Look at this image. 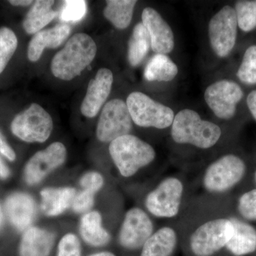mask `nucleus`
<instances>
[{"label":"nucleus","mask_w":256,"mask_h":256,"mask_svg":"<svg viewBox=\"0 0 256 256\" xmlns=\"http://www.w3.org/2000/svg\"><path fill=\"white\" fill-rule=\"evenodd\" d=\"M78 230L80 238L90 246L104 247L110 242V234L104 226L102 215L98 210H92L82 214Z\"/></svg>","instance_id":"obj_20"},{"label":"nucleus","mask_w":256,"mask_h":256,"mask_svg":"<svg viewBox=\"0 0 256 256\" xmlns=\"http://www.w3.org/2000/svg\"><path fill=\"white\" fill-rule=\"evenodd\" d=\"M255 180H256V172H255Z\"/></svg>","instance_id":"obj_41"},{"label":"nucleus","mask_w":256,"mask_h":256,"mask_svg":"<svg viewBox=\"0 0 256 256\" xmlns=\"http://www.w3.org/2000/svg\"><path fill=\"white\" fill-rule=\"evenodd\" d=\"M55 236L41 227L31 226L23 232L18 252L20 256H48L54 245Z\"/></svg>","instance_id":"obj_17"},{"label":"nucleus","mask_w":256,"mask_h":256,"mask_svg":"<svg viewBox=\"0 0 256 256\" xmlns=\"http://www.w3.org/2000/svg\"><path fill=\"white\" fill-rule=\"evenodd\" d=\"M70 33V26L62 24L35 34L28 44V60L32 62L40 60L45 48H56L60 46L68 38Z\"/></svg>","instance_id":"obj_19"},{"label":"nucleus","mask_w":256,"mask_h":256,"mask_svg":"<svg viewBox=\"0 0 256 256\" xmlns=\"http://www.w3.org/2000/svg\"><path fill=\"white\" fill-rule=\"evenodd\" d=\"M246 166L242 158L226 154L216 160L207 168L203 184L212 193H223L237 184L244 178Z\"/></svg>","instance_id":"obj_7"},{"label":"nucleus","mask_w":256,"mask_h":256,"mask_svg":"<svg viewBox=\"0 0 256 256\" xmlns=\"http://www.w3.org/2000/svg\"><path fill=\"white\" fill-rule=\"evenodd\" d=\"M67 150L63 143L55 142L38 151L24 168V180L28 186H36L65 162Z\"/></svg>","instance_id":"obj_11"},{"label":"nucleus","mask_w":256,"mask_h":256,"mask_svg":"<svg viewBox=\"0 0 256 256\" xmlns=\"http://www.w3.org/2000/svg\"><path fill=\"white\" fill-rule=\"evenodd\" d=\"M114 82V74L110 69L100 68L89 82L86 94L82 100L80 111L85 117L92 118L98 114L110 95Z\"/></svg>","instance_id":"obj_15"},{"label":"nucleus","mask_w":256,"mask_h":256,"mask_svg":"<svg viewBox=\"0 0 256 256\" xmlns=\"http://www.w3.org/2000/svg\"><path fill=\"white\" fill-rule=\"evenodd\" d=\"M234 232L228 218H217L202 224L192 234L190 247L196 256H210L226 247Z\"/></svg>","instance_id":"obj_6"},{"label":"nucleus","mask_w":256,"mask_h":256,"mask_svg":"<svg viewBox=\"0 0 256 256\" xmlns=\"http://www.w3.org/2000/svg\"><path fill=\"white\" fill-rule=\"evenodd\" d=\"M105 180L98 172L90 171L82 175L79 180V186L82 190L97 194L104 188Z\"/></svg>","instance_id":"obj_34"},{"label":"nucleus","mask_w":256,"mask_h":256,"mask_svg":"<svg viewBox=\"0 0 256 256\" xmlns=\"http://www.w3.org/2000/svg\"><path fill=\"white\" fill-rule=\"evenodd\" d=\"M108 150L120 174L126 178L150 164L156 156V150L149 143L131 134L112 141Z\"/></svg>","instance_id":"obj_3"},{"label":"nucleus","mask_w":256,"mask_h":256,"mask_svg":"<svg viewBox=\"0 0 256 256\" xmlns=\"http://www.w3.org/2000/svg\"><path fill=\"white\" fill-rule=\"evenodd\" d=\"M238 26L242 32H250L256 28V0H242L235 4Z\"/></svg>","instance_id":"obj_27"},{"label":"nucleus","mask_w":256,"mask_h":256,"mask_svg":"<svg viewBox=\"0 0 256 256\" xmlns=\"http://www.w3.org/2000/svg\"><path fill=\"white\" fill-rule=\"evenodd\" d=\"M239 80L247 85L256 84V45L249 46L244 53L237 72Z\"/></svg>","instance_id":"obj_29"},{"label":"nucleus","mask_w":256,"mask_h":256,"mask_svg":"<svg viewBox=\"0 0 256 256\" xmlns=\"http://www.w3.org/2000/svg\"><path fill=\"white\" fill-rule=\"evenodd\" d=\"M178 244V236L171 227L154 232L142 246L140 256H171Z\"/></svg>","instance_id":"obj_22"},{"label":"nucleus","mask_w":256,"mask_h":256,"mask_svg":"<svg viewBox=\"0 0 256 256\" xmlns=\"http://www.w3.org/2000/svg\"><path fill=\"white\" fill-rule=\"evenodd\" d=\"M4 210L10 224L20 232L32 226L36 218L37 206L34 198L25 192H14L6 197Z\"/></svg>","instance_id":"obj_16"},{"label":"nucleus","mask_w":256,"mask_h":256,"mask_svg":"<svg viewBox=\"0 0 256 256\" xmlns=\"http://www.w3.org/2000/svg\"><path fill=\"white\" fill-rule=\"evenodd\" d=\"M88 256H116L112 252H95V254H92V255Z\"/></svg>","instance_id":"obj_39"},{"label":"nucleus","mask_w":256,"mask_h":256,"mask_svg":"<svg viewBox=\"0 0 256 256\" xmlns=\"http://www.w3.org/2000/svg\"><path fill=\"white\" fill-rule=\"evenodd\" d=\"M126 104L133 122L140 127L162 130L172 124L175 116L172 109L143 92H131Z\"/></svg>","instance_id":"obj_4"},{"label":"nucleus","mask_w":256,"mask_h":256,"mask_svg":"<svg viewBox=\"0 0 256 256\" xmlns=\"http://www.w3.org/2000/svg\"><path fill=\"white\" fill-rule=\"evenodd\" d=\"M222 130L210 121L202 118L198 112L191 109L180 111L172 124L171 136L178 144H188L208 149L220 140Z\"/></svg>","instance_id":"obj_2"},{"label":"nucleus","mask_w":256,"mask_h":256,"mask_svg":"<svg viewBox=\"0 0 256 256\" xmlns=\"http://www.w3.org/2000/svg\"><path fill=\"white\" fill-rule=\"evenodd\" d=\"M136 4V0H108L106 2L104 16L114 28L124 30L130 24Z\"/></svg>","instance_id":"obj_26"},{"label":"nucleus","mask_w":256,"mask_h":256,"mask_svg":"<svg viewBox=\"0 0 256 256\" xmlns=\"http://www.w3.org/2000/svg\"><path fill=\"white\" fill-rule=\"evenodd\" d=\"M238 208L244 218L256 220V190H250L240 197Z\"/></svg>","instance_id":"obj_32"},{"label":"nucleus","mask_w":256,"mask_h":256,"mask_svg":"<svg viewBox=\"0 0 256 256\" xmlns=\"http://www.w3.org/2000/svg\"><path fill=\"white\" fill-rule=\"evenodd\" d=\"M60 14V20L66 22H77L80 21L87 12L86 2L84 0L64 1Z\"/></svg>","instance_id":"obj_30"},{"label":"nucleus","mask_w":256,"mask_h":256,"mask_svg":"<svg viewBox=\"0 0 256 256\" xmlns=\"http://www.w3.org/2000/svg\"><path fill=\"white\" fill-rule=\"evenodd\" d=\"M96 53L97 46L92 37L85 33L76 34L52 60V74L60 80H72L92 63Z\"/></svg>","instance_id":"obj_1"},{"label":"nucleus","mask_w":256,"mask_h":256,"mask_svg":"<svg viewBox=\"0 0 256 256\" xmlns=\"http://www.w3.org/2000/svg\"><path fill=\"white\" fill-rule=\"evenodd\" d=\"M244 92L236 82L220 80L210 84L204 92L208 108L218 118H233L236 112L237 104L242 101Z\"/></svg>","instance_id":"obj_12"},{"label":"nucleus","mask_w":256,"mask_h":256,"mask_svg":"<svg viewBox=\"0 0 256 256\" xmlns=\"http://www.w3.org/2000/svg\"><path fill=\"white\" fill-rule=\"evenodd\" d=\"M178 74V66L168 55L156 54L146 64L144 77L148 82H169Z\"/></svg>","instance_id":"obj_24"},{"label":"nucleus","mask_w":256,"mask_h":256,"mask_svg":"<svg viewBox=\"0 0 256 256\" xmlns=\"http://www.w3.org/2000/svg\"><path fill=\"white\" fill-rule=\"evenodd\" d=\"M96 194L87 190H80L77 192L72 202V208L76 214H84L92 210L95 204Z\"/></svg>","instance_id":"obj_33"},{"label":"nucleus","mask_w":256,"mask_h":256,"mask_svg":"<svg viewBox=\"0 0 256 256\" xmlns=\"http://www.w3.org/2000/svg\"><path fill=\"white\" fill-rule=\"evenodd\" d=\"M53 120L38 104H32L26 110L15 116L12 122V132L24 142L43 143L53 130Z\"/></svg>","instance_id":"obj_5"},{"label":"nucleus","mask_w":256,"mask_h":256,"mask_svg":"<svg viewBox=\"0 0 256 256\" xmlns=\"http://www.w3.org/2000/svg\"><path fill=\"white\" fill-rule=\"evenodd\" d=\"M18 46V40L12 30L0 28V74L6 68Z\"/></svg>","instance_id":"obj_28"},{"label":"nucleus","mask_w":256,"mask_h":256,"mask_svg":"<svg viewBox=\"0 0 256 256\" xmlns=\"http://www.w3.org/2000/svg\"><path fill=\"white\" fill-rule=\"evenodd\" d=\"M154 233V225L148 214L138 207L126 212L120 228L118 242L121 246L134 250L142 248Z\"/></svg>","instance_id":"obj_13"},{"label":"nucleus","mask_w":256,"mask_h":256,"mask_svg":"<svg viewBox=\"0 0 256 256\" xmlns=\"http://www.w3.org/2000/svg\"><path fill=\"white\" fill-rule=\"evenodd\" d=\"M0 154L10 161L14 162L16 160V153L12 148L6 142L1 132H0Z\"/></svg>","instance_id":"obj_35"},{"label":"nucleus","mask_w":256,"mask_h":256,"mask_svg":"<svg viewBox=\"0 0 256 256\" xmlns=\"http://www.w3.org/2000/svg\"><path fill=\"white\" fill-rule=\"evenodd\" d=\"M238 22L235 10L226 5L214 15L208 23L210 47L215 54L224 58L230 54L236 42Z\"/></svg>","instance_id":"obj_10"},{"label":"nucleus","mask_w":256,"mask_h":256,"mask_svg":"<svg viewBox=\"0 0 256 256\" xmlns=\"http://www.w3.org/2000/svg\"><path fill=\"white\" fill-rule=\"evenodd\" d=\"M10 174H11V172H10L9 168L0 158V178L6 180L10 178Z\"/></svg>","instance_id":"obj_37"},{"label":"nucleus","mask_w":256,"mask_h":256,"mask_svg":"<svg viewBox=\"0 0 256 256\" xmlns=\"http://www.w3.org/2000/svg\"><path fill=\"white\" fill-rule=\"evenodd\" d=\"M76 193V188L72 186L44 188L40 192L42 212L48 217L62 215L72 207Z\"/></svg>","instance_id":"obj_18"},{"label":"nucleus","mask_w":256,"mask_h":256,"mask_svg":"<svg viewBox=\"0 0 256 256\" xmlns=\"http://www.w3.org/2000/svg\"><path fill=\"white\" fill-rule=\"evenodd\" d=\"M82 242L73 233H67L60 238L57 246L56 256H82Z\"/></svg>","instance_id":"obj_31"},{"label":"nucleus","mask_w":256,"mask_h":256,"mask_svg":"<svg viewBox=\"0 0 256 256\" xmlns=\"http://www.w3.org/2000/svg\"><path fill=\"white\" fill-rule=\"evenodd\" d=\"M142 23L150 37L151 48L156 54L171 53L174 48L172 30L156 10L146 8L142 13Z\"/></svg>","instance_id":"obj_14"},{"label":"nucleus","mask_w":256,"mask_h":256,"mask_svg":"<svg viewBox=\"0 0 256 256\" xmlns=\"http://www.w3.org/2000/svg\"><path fill=\"white\" fill-rule=\"evenodd\" d=\"M247 106L252 117L256 121V90H252L247 97Z\"/></svg>","instance_id":"obj_36"},{"label":"nucleus","mask_w":256,"mask_h":256,"mask_svg":"<svg viewBox=\"0 0 256 256\" xmlns=\"http://www.w3.org/2000/svg\"><path fill=\"white\" fill-rule=\"evenodd\" d=\"M9 2L13 6H28L34 2L32 0H10Z\"/></svg>","instance_id":"obj_38"},{"label":"nucleus","mask_w":256,"mask_h":256,"mask_svg":"<svg viewBox=\"0 0 256 256\" xmlns=\"http://www.w3.org/2000/svg\"><path fill=\"white\" fill-rule=\"evenodd\" d=\"M2 222V208L1 206H0V224H1Z\"/></svg>","instance_id":"obj_40"},{"label":"nucleus","mask_w":256,"mask_h":256,"mask_svg":"<svg viewBox=\"0 0 256 256\" xmlns=\"http://www.w3.org/2000/svg\"><path fill=\"white\" fill-rule=\"evenodd\" d=\"M234 232L226 248L234 256H242L252 254L256 250V229L250 224L230 218Z\"/></svg>","instance_id":"obj_21"},{"label":"nucleus","mask_w":256,"mask_h":256,"mask_svg":"<svg viewBox=\"0 0 256 256\" xmlns=\"http://www.w3.org/2000/svg\"><path fill=\"white\" fill-rule=\"evenodd\" d=\"M54 1L38 0L28 12L23 22V28L30 34L38 33L56 16L57 12L52 10Z\"/></svg>","instance_id":"obj_23"},{"label":"nucleus","mask_w":256,"mask_h":256,"mask_svg":"<svg viewBox=\"0 0 256 256\" xmlns=\"http://www.w3.org/2000/svg\"><path fill=\"white\" fill-rule=\"evenodd\" d=\"M151 48L150 37L142 22L138 23L133 28L128 43V57L133 67L142 63Z\"/></svg>","instance_id":"obj_25"},{"label":"nucleus","mask_w":256,"mask_h":256,"mask_svg":"<svg viewBox=\"0 0 256 256\" xmlns=\"http://www.w3.org/2000/svg\"><path fill=\"white\" fill-rule=\"evenodd\" d=\"M184 193V185L178 178L170 176L163 180L146 195V210L158 218H173L178 214Z\"/></svg>","instance_id":"obj_8"},{"label":"nucleus","mask_w":256,"mask_h":256,"mask_svg":"<svg viewBox=\"0 0 256 256\" xmlns=\"http://www.w3.org/2000/svg\"><path fill=\"white\" fill-rule=\"evenodd\" d=\"M133 121L127 104L121 99H114L104 106L96 128L98 140L104 143L111 142L127 136L132 130Z\"/></svg>","instance_id":"obj_9"}]
</instances>
